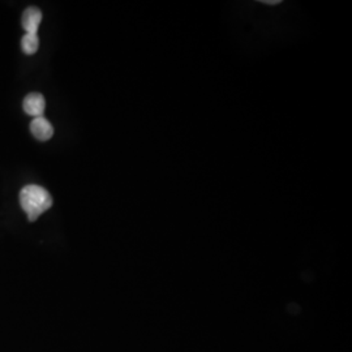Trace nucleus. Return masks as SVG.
I'll list each match as a JSON object with an SVG mask.
<instances>
[{"mask_svg":"<svg viewBox=\"0 0 352 352\" xmlns=\"http://www.w3.org/2000/svg\"><path fill=\"white\" fill-rule=\"evenodd\" d=\"M30 131L32 135L39 141H47L54 136V126H51L50 122L43 116L34 118V120L30 123Z\"/></svg>","mask_w":352,"mask_h":352,"instance_id":"obj_3","label":"nucleus"},{"mask_svg":"<svg viewBox=\"0 0 352 352\" xmlns=\"http://www.w3.org/2000/svg\"><path fill=\"white\" fill-rule=\"evenodd\" d=\"M23 107H24V111L30 116H34V118L43 116L45 107H46L45 97L39 93H30L26 96Z\"/></svg>","mask_w":352,"mask_h":352,"instance_id":"obj_2","label":"nucleus"},{"mask_svg":"<svg viewBox=\"0 0 352 352\" xmlns=\"http://www.w3.org/2000/svg\"><path fill=\"white\" fill-rule=\"evenodd\" d=\"M20 204L28 214V219L34 222L41 214L45 213L52 206V197L43 187L29 184L20 192Z\"/></svg>","mask_w":352,"mask_h":352,"instance_id":"obj_1","label":"nucleus"},{"mask_svg":"<svg viewBox=\"0 0 352 352\" xmlns=\"http://www.w3.org/2000/svg\"><path fill=\"white\" fill-rule=\"evenodd\" d=\"M263 3L264 4H269V6H277V4L280 3V0H264Z\"/></svg>","mask_w":352,"mask_h":352,"instance_id":"obj_6","label":"nucleus"},{"mask_svg":"<svg viewBox=\"0 0 352 352\" xmlns=\"http://www.w3.org/2000/svg\"><path fill=\"white\" fill-rule=\"evenodd\" d=\"M41 21H42V12L38 10L37 7H29L26 8L25 12L23 13L21 24L25 29L26 33L38 34Z\"/></svg>","mask_w":352,"mask_h":352,"instance_id":"obj_4","label":"nucleus"},{"mask_svg":"<svg viewBox=\"0 0 352 352\" xmlns=\"http://www.w3.org/2000/svg\"><path fill=\"white\" fill-rule=\"evenodd\" d=\"M39 47V38L38 34H30L26 33L25 36L21 39V49L25 52L26 55H33L36 54Z\"/></svg>","mask_w":352,"mask_h":352,"instance_id":"obj_5","label":"nucleus"}]
</instances>
